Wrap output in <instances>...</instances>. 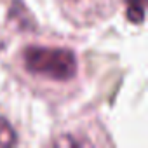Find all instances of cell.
Returning <instances> with one entry per match:
<instances>
[{
  "label": "cell",
  "mask_w": 148,
  "mask_h": 148,
  "mask_svg": "<svg viewBox=\"0 0 148 148\" xmlns=\"http://www.w3.org/2000/svg\"><path fill=\"white\" fill-rule=\"evenodd\" d=\"M16 143H18L16 131L4 117H0V146H14Z\"/></svg>",
  "instance_id": "2"
},
{
  "label": "cell",
  "mask_w": 148,
  "mask_h": 148,
  "mask_svg": "<svg viewBox=\"0 0 148 148\" xmlns=\"http://www.w3.org/2000/svg\"><path fill=\"white\" fill-rule=\"evenodd\" d=\"M23 61L30 73L52 80H70L77 73V58L64 47L30 45L23 52Z\"/></svg>",
  "instance_id": "1"
},
{
  "label": "cell",
  "mask_w": 148,
  "mask_h": 148,
  "mask_svg": "<svg viewBox=\"0 0 148 148\" xmlns=\"http://www.w3.org/2000/svg\"><path fill=\"white\" fill-rule=\"evenodd\" d=\"M127 2V18L129 21L139 25L145 19V0H125Z\"/></svg>",
  "instance_id": "3"
}]
</instances>
